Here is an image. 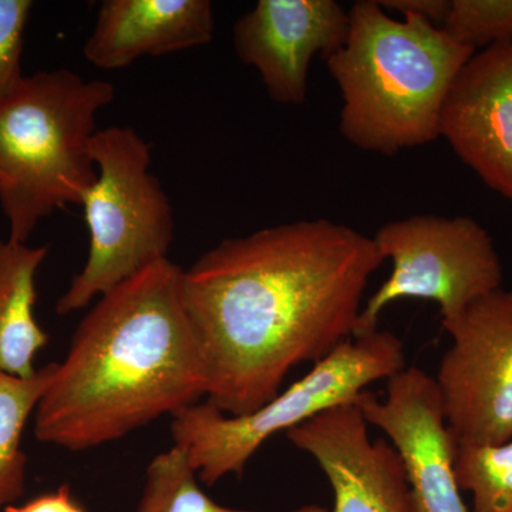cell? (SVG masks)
I'll use <instances>...</instances> for the list:
<instances>
[{"instance_id":"6da1fadb","label":"cell","mask_w":512,"mask_h":512,"mask_svg":"<svg viewBox=\"0 0 512 512\" xmlns=\"http://www.w3.org/2000/svg\"><path fill=\"white\" fill-rule=\"evenodd\" d=\"M384 261L373 237L323 218L224 239L201 255L184 269L183 298L207 402L228 416L255 412L296 366L353 339Z\"/></svg>"},{"instance_id":"7a4b0ae2","label":"cell","mask_w":512,"mask_h":512,"mask_svg":"<svg viewBox=\"0 0 512 512\" xmlns=\"http://www.w3.org/2000/svg\"><path fill=\"white\" fill-rule=\"evenodd\" d=\"M183 274L161 259L100 296L37 404L40 443L89 450L207 396Z\"/></svg>"},{"instance_id":"3957f363","label":"cell","mask_w":512,"mask_h":512,"mask_svg":"<svg viewBox=\"0 0 512 512\" xmlns=\"http://www.w3.org/2000/svg\"><path fill=\"white\" fill-rule=\"evenodd\" d=\"M349 19L345 45L325 59L342 94L340 134L389 157L436 141L448 90L476 52L419 16L390 18L377 0L356 2Z\"/></svg>"},{"instance_id":"277c9868","label":"cell","mask_w":512,"mask_h":512,"mask_svg":"<svg viewBox=\"0 0 512 512\" xmlns=\"http://www.w3.org/2000/svg\"><path fill=\"white\" fill-rule=\"evenodd\" d=\"M116 87L59 69L25 76L0 101V207L9 239L28 244L37 224L80 204L97 178V114Z\"/></svg>"},{"instance_id":"5b68a950","label":"cell","mask_w":512,"mask_h":512,"mask_svg":"<svg viewBox=\"0 0 512 512\" xmlns=\"http://www.w3.org/2000/svg\"><path fill=\"white\" fill-rule=\"evenodd\" d=\"M406 367L399 336L387 330L346 340L313 365L298 382L255 412L228 416L210 402L195 403L173 416L174 446L184 451L200 483L217 484L241 476L259 447L275 434L312 417L355 402L367 386L389 380Z\"/></svg>"},{"instance_id":"8992f818","label":"cell","mask_w":512,"mask_h":512,"mask_svg":"<svg viewBox=\"0 0 512 512\" xmlns=\"http://www.w3.org/2000/svg\"><path fill=\"white\" fill-rule=\"evenodd\" d=\"M97 178L82 205L89 255L82 271L57 301L56 312L87 308L138 272L168 258L174 212L160 180L151 173V144L130 127H107L94 136Z\"/></svg>"},{"instance_id":"52a82bcc","label":"cell","mask_w":512,"mask_h":512,"mask_svg":"<svg viewBox=\"0 0 512 512\" xmlns=\"http://www.w3.org/2000/svg\"><path fill=\"white\" fill-rule=\"evenodd\" d=\"M392 274L363 305L353 339L375 333L380 315L400 299L436 302L443 322L501 289L503 264L493 238L468 217L413 215L373 235Z\"/></svg>"},{"instance_id":"ba28073f","label":"cell","mask_w":512,"mask_h":512,"mask_svg":"<svg viewBox=\"0 0 512 512\" xmlns=\"http://www.w3.org/2000/svg\"><path fill=\"white\" fill-rule=\"evenodd\" d=\"M451 336L436 380L457 447L512 440V289L478 299L443 322Z\"/></svg>"},{"instance_id":"9c48e42d","label":"cell","mask_w":512,"mask_h":512,"mask_svg":"<svg viewBox=\"0 0 512 512\" xmlns=\"http://www.w3.org/2000/svg\"><path fill=\"white\" fill-rule=\"evenodd\" d=\"M356 404L402 456L414 512H471L458 487L457 444L434 377L419 367H404L387 380L384 399L366 390Z\"/></svg>"},{"instance_id":"30bf717a","label":"cell","mask_w":512,"mask_h":512,"mask_svg":"<svg viewBox=\"0 0 512 512\" xmlns=\"http://www.w3.org/2000/svg\"><path fill=\"white\" fill-rule=\"evenodd\" d=\"M328 478L332 512H414L406 467L397 448L372 440L355 402L339 404L286 431Z\"/></svg>"},{"instance_id":"8fae6325","label":"cell","mask_w":512,"mask_h":512,"mask_svg":"<svg viewBox=\"0 0 512 512\" xmlns=\"http://www.w3.org/2000/svg\"><path fill=\"white\" fill-rule=\"evenodd\" d=\"M349 26V12L335 0H259L235 22V53L256 69L272 100L302 106L313 57L338 52Z\"/></svg>"},{"instance_id":"7c38bea8","label":"cell","mask_w":512,"mask_h":512,"mask_svg":"<svg viewBox=\"0 0 512 512\" xmlns=\"http://www.w3.org/2000/svg\"><path fill=\"white\" fill-rule=\"evenodd\" d=\"M440 137L512 200V42L485 47L464 64L441 109Z\"/></svg>"},{"instance_id":"4fadbf2b","label":"cell","mask_w":512,"mask_h":512,"mask_svg":"<svg viewBox=\"0 0 512 512\" xmlns=\"http://www.w3.org/2000/svg\"><path fill=\"white\" fill-rule=\"evenodd\" d=\"M214 30L208 0H106L83 55L99 69H123L140 57L208 45Z\"/></svg>"},{"instance_id":"5bb4252c","label":"cell","mask_w":512,"mask_h":512,"mask_svg":"<svg viewBox=\"0 0 512 512\" xmlns=\"http://www.w3.org/2000/svg\"><path fill=\"white\" fill-rule=\"evenodd\" d=\"M47 247L0 238V372L35 375V360L49 335L36 319V275Z\"/></svg>"},{"instance_id":"9a60e30c","label":"cell","mask_w":512,"mask_h":512,"mask_svg":"<svg viewBox=\"0 0 512 512\" xmlns=\"http://www.w3.org/2000/svg\"><path fill=\"white\" fill-rule=\"evenodd\" d=\"M55 370L56 363H49L29 377L0 372V512L15 504L25 491L23 431Z\"/></svg>"},{"instance_id":"2e32d148","label":"cell","mask_w":512,"mask_h":512,"mask_svg":"<svg viewBox=\"0 0 512 512\" xmlns=\"http://www.w3.org/2000/svg\"><path fill=\"white\" fill-rule=\"evenodd\" d=\"M137 512H259L235 510L215 503L200 487L197 471L184 451L171 447L157 454L147 468L146 483ZM291 512H329L322 507H303Z\"/></svg>"},{"instance_id":"e0dca14e","label":"cell","mask_w":512,"mask_h":512,"mask_svg":"<svg viewBox=\"0 0 512 512\" xmlns=\"http://www.w3.org/2000/svg\"><path fill=\"white\" fill-rule=\"evenodd\" d=\"M454 467L460 490L473 495L471 512H512V440L457 447Z\"/></svg>"},{"instance_id":"ac0fdd59","label":"cell","mask_w":512,"mask_h":512,"mask_svg":"<svg viewBox=\"0 0 512 512\" xmlns=\"http://www.w3.org/2000/svg\"><path fill=\"white\" fill-rule=\"evenodd\" d=\"M443 29L474 52L512 42V0H450Z\"/></svg>"},{"instance_id":"d6986e66","label":"cell","mask_w":512,"mask_h":512,"mask_svg":"<svg viewBox=\"0 0 512 512\" xmlns=\"http://www.w3.org/2000/svg\"><path fill=\"white\" fill-rule=\"evenodd\" d=\"M33 6L32 0H0V101L25 77L23 46Z\"/></svg>"},{"instance_id":"ffe728a7","label":"cell","mask_w":512,"mask_h":512,"mask_svg":"<svg viewBox=\"0 0 512 512\" xmlns=\"http://www.w3.org/2000/svg\"><path fill=\"white\" fill-rule=\"evenodd\" d=\"M379 5L384 10L397 12L402 16H419L429 20L434 26L443 28L450 9V0H380Z\"/></svg>"},{"instance_id":"44dd1931","label":"cell","mask_w":512,"mask_h":512,"mask_svg":"<svg viewBox=\"0 0 512 512\" xmlns=\"http://www.w3.org/2000/svg\"><path fill=\"white\" fill-rule=\"evenodd\" d=\"M3 512H84V510L74 500L69 485L64 484L55 493L40 495L26 504L9 505Z\"/></svg>"}]
</instances>
